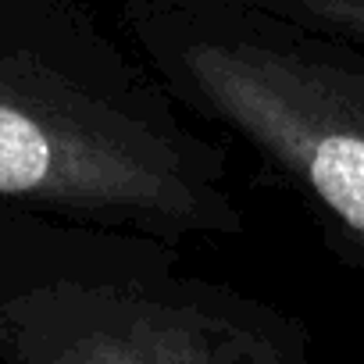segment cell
I'll return each mask as SVG.
<instances>
[{
    "instance_id": "cell-1",
    "label": "cell",
    "mask_w": 364,
    "mask_h": 364,
    "mask_svg": "<svg viewBox=\"0 0 364 364\" xmlns=\"http://www.w3.org/2000/svg\"><path fill=\"white\" fill-rule=\"evenodd\" d=\"M0 204L175 243L243 229L225 154L68 0H0Z\"/></svg>"
},
{
    "instance_id": "cell-2",
    "label": "cell",
    "mask_w": 364,
    "mask_h": 364,
    "mask_svg": "<svg viewBox=\"0 0 364 364\" xmlns=\"http://www.w3.org/2000/svg\"><path fill=\"white\" fill-rule=\"evenodd\" d=\"M0 357L15 364H293L279 311L178 268L175 240L0 204Z\"/></svg>"
},
{
    "instance_id": "cell-3",
    "label": "cell",
    "mask_w": 364,
    "mask_h": 364,
    "mask_svg": "<svg viewBox=\"0 0 364 364\" xmlns=\"http://www.w3.org/2000/svg\"><path fill=\"white\" fill-rule=\"evenodd\" d=\"M132 26L175 104L240 132L364 240L360 68L243 0H143Z\"/></svg>"
},
{
    "instance_id": "cell-4",
    "label": "cell",
    "mask_w": 364,
    "mask_h": 364,
    "mask_svg": "<svg viewBox=\"0 0 364 364\" xmlns=\"http://www.w3.org/2000/svg\"><path fill=\"white\" fill-rule=\"evenodd\" d=\"M243 4L286 22H311L364 40V0H243Z\"/></svg>"
}]
</instances>
